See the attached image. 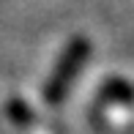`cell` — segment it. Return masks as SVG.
<instances>
[{
	"instance_id": "cell-1",
	"label": "cell",
	"mask_w": 134,
	"mask_h": 134,
	"mask_svg": "<svg viewBox=\"0 0 134 134\" xmlns=\"http://www.w3.org/2000/svg\"><path fill=\"white\" fill-rule=\"evenodd\" d=\"M88 55H90V41L85 36H74L69 41V47L63 49V55L58 58V63L49 71V77H47V85H44V101L47 104L55 107L69 96L71 82L77 80V74H80V69L85 66Z\"/></svg>"
},
{
	"instance_id": "cell-2",
	"label": "cell",
	"mask_w": 134,
	"mask_h": 134,
	"mask_svg": "<svg viewBox=\"0 0 134 134\" xmlns=\"http://www.w3.org/2000/svg\"><path fill=\"white\" fill-rule=\"evenodd\" d=\"M107 99H120V101H134V90L126 85L123 80H112L109 82V88L104 90Z\"/></svg>"
}]
</instances>
